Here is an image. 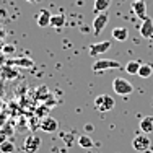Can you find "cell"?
Wrapping results in <instances>:
<instances>
[{
  "mask_svg": "<svg viewBox=\"0 0 153 153\" xmlns=\"http://www.w3.org/2000/svg\"><path fill=\"white\" fill-rule=\"evenodd\" d=\"M114 106H116V101L109 94H100L94 100V109L98 112H108L111 109H114Z\"/></svg>",
  "mask_w": 153,
  "mask_h": 153,
  "instance_id": "1",
  "label": "cell"
},
{
  "mask_svg": "<svg viewBox=\"0 0 153 153\" xmlns=\"http://www.w3.org/2000/svg\"><path fill=\"white\" fill-rule=\"evenodd\" d=\"M112 90H114V93L121 94V96H127V94H130L134 91V86L129 80L117 76V78H114V82H112Z\"/></svg>",
  "mask_w": 153,
  "mask_h": 153,
  "instance_id": "2",
  "label": "cell"
},
{
  "mask_svg": "<svg viewBox=\"0 0 153 153\" xmlns=\"http://www.w3.org/2000/svg\"><path fill=\"white\" fill-rule=\"evenodd\" d=\"M93 72H104V70H111V68H124L117 60H112V59H101V60H96L94 64L91 65Z\"/></svg>",
  "mask_w": 153,
  "mask_h": 153,
  "instance_id": "3",
  "label": "cell"
},
{
  "mask_svg": "<svg viewBox=\"0 0 153 153\" xmlns=\"http://www.w3.org/2000/svg\"><path fill=\"white\" fill-rule=\"evenodd\" d=\"M23 152L25 153H38V150L41 148V138L34 134H30L23 142Z\"/></svg>",
  "mask_w": 153,
  "mask_h": 153,
  "instance_id": "4",
  "label": "cell"
},
{
  "mask_svg": "<svg viewBox=\"0 0 153 153\" xmlns=\"http://www.w3.org/2000/svg\"><path fill=\"white\" fill-rule=\"evenodd\" d=\"M150 145H152V142H150V138H148L145 134H140V135H135L134 137V140H132V147H134V150L135 152H147L148 148H150Z\"/></svg>",
  "mask_w": 153,
  "mask_h": 153,
  "instance_id": "5",
  "label": "cell"
},
{
  "mask_svg": "<svg viewBox=\"0 0 153 153\" xmlns=\"http://www.w3.org/2000/svg\"><path fill=\"white\" fill-rule=\"evenodd\" d=\"M108 20H109V15L106 12L98 13V15L94 16V20H93V31H94V34H96V36H100L101 33H103V30L106 28V25H108Z\"/></svg>",
  "mask_w": 153,
  "mask_h": 153,
  "instance_id": "6",
  "label": "cell"
},
{
  "mask_svg": "<svg viewBox=\"0 0 153 153\" xmlns=\"http://www.w3.org/2000/svg\"><path fill=\"white\" fill-rule=\"evenodd\" d=\"M41 130L42 132H47V134H52L56 130H59V122L52 117V116H47L41 121Z\"/></svg>",
  "mask_w": 153,
  "mask_h": 153,
  "instance_id": "7",
  "label": "cell"
},
{
  "mask_svg": "<svg viewBox=\"0 0 153 153\" xmlns=\"http://www.w3.org/2000/svg\"><path fill=\"white\" fill-rule=\"evenodd\" d=\"M111 41H101V42H94V44L90 46V56H100V54H104L111 49Z\"/></svg>",
  "mask_w": 153,
  "mask_h": 153,
  "instance_id": "8",
  "label": "cell"
},
{
  "mask_svg": "<svg viewBox=\"0 0 153 153\" xmlns=\"http://www.w3.org/2000/svg\"><path fill=\"white\" fill-rule=\"evenodd\" d=\"M140 34L142 38L145 39H152L153 38V18H145L142 21V26H140Z\"/></svg>",
  "mask_w": 153,
  "mask_h": 153,
  "instance_id": "9",
  "label": "cell"
},
{
  "mask_svg": "<svg viewBox=\"0 0 153 153\" xmlns=\"http://www.w3.org/2000/svg\"><path fill=\"white\" fill-rule=\"evenodd\" d=\"M132 10L142 21H143L145 18H148L147 16V3H145V0H135V2H132Z\"/></svg>",
  "mask_w": 153,
  "mask_h": 153,
  "instance_id": "10",
  "label": "cell"
},
{
  "mask_svg": "<svg viewBox=\"0 0 153 153\" xmlns=\"http://www.w3.org/2000/svg\"><path fill=\"white\" fill-rule=\"evenodd\" d=\"M51 18H52V15H51L49 10H41L38 18H36V23H38L39 28H47L51 26Z\"/></svg>",
  "mask_w": 153,
  "mask_h": 153,
  "instance_id": "11",
  "label": "cell"
},
{
  "mask_svg": "<svg viewBox=\"0 0 153 153\" xmlns=\"http://www.w3.org/2000/svg\"><path fill=\"white\" fill-rule=\"evenodd\" d=\"M138 129H140L142 134H152L153 132V117L152 116H145L143 119L140 121V126H138Z\"/></svg>",
  "mask_w": 153,
  "mask_h": 153,
  "instance_id": "12",
  "label": "cell"
},
{
  "mask_svg": "<svg viewBox=\"0 0 153 153\" xmlns=\"http://www.w3.org/2000/svg\"><path fill=\"white\" fill-rule=\"evenodd\" d=\"M112 38L116 39V41H127V38H129V30L127 28H124V26H119V28H114L112 30Z\"/></svg>",
  "mask_w": 153,
  "mask_h": 153,
  "instance_id": "13",
  "label": "cell"
},
{
  "mask_svg": "<svg viewBox=\"0 0 153 153\" xmlns=\"http://www.w3.org/2000/svg\"><path fill=\"white\" fill-rule=\"evenodd\" d=\"M140 67H142V62L140 60H130V62H127V65L124 67V70H126L129 75H138Z\"/></svg>",
  "mask_w": 153,
  "mask_h": 153,
  "instance_id": "14",
  "label": "cell"
},
{
  "mask_svg": "<svg viewBox=\"0 0 153 153\" xmlns=\"http://www.w3.org/2000/svg\"><path fill=\"white\" fill-rule=\"evenodd\" d=\"M111 5V0H94V5H93V10L94 13H103L108 10V7Z\"/></svg>",
  "mask_w": 153,
  "mask_h": 153,
  "instance_id": "15",
  "label": "cell"
},
{
  "mask_svg": "<svg viewBox=\"0 0 153 153\" xmlns=\"http://www.w3.org/2000/svg\"><path fill=\"white\" fill-rule=\"evenodd\" d=\"M64 25H65V15H64V13H59V15H52V18H51V26H52V28H57V30H60Z\"/></svg>",
  "mask_w": 153,
  "mask_h": 153,
  "instance_id": "16",
  "label": "cell"
},
{
  "mask_svg": "<svg viewBox=\"0 0 153 153\" xmlns=\"http://www.w3.org/2000/svg\"><path fill=\"white\" fill-rule=\"evenodd\" d=\"M78 145L82 148H93L94 142L91 140V137H88V135H80L78 137Z\"/></svg>",
  "mask_w": 153,
  "mask_h": 153,
  "instance_id": "17",
  "label": "cell"
},
{
  "mask_svg": "<svg viewBox=\"0 0 153 153\" xmlns=\"http://www.w3.org/2000/svg\"><path fill=\"white\" fill-rule=\"evenodd\" d=\"M153 74V67L148 64H142L140 70H138V75H140V78H148V76H152Z\"/></svg>",
  "mask_w": 153,
  "mask_h": 153,
  "instance_id": "18",
  "label": "cell"
},
{
  "mask_svg": "<svg viewBox=\"0 0 153 153\" xmlns=\"http://www.w3.org/2000/svg\"><path fill=\"white\" fill-rule=\"evenodd\" d=\"M0 152L2 153H13L15 152V145H13V142H10V140L3 142V143L0 145Z\"/></svg>",
  "mask_w": 153,
  "mask_h": 153,
  "instance_id": "19",
  "label": "cell"
},
{
  "mask_svg": "<svg viewBox=\"0 0 153 153\" xmlns=\"http://www.w3.org/2000/svg\"><path fill=\"white\" fill-rule=\"evenodd\" d=\"M36 114H38V117H44L42 114H49V108H46V106H42V108H39L38 111H36Z\"/></svg>",
  "mask_w": 153,
  "mask_h": 153,
  "instance_id": "20",
  "label": "cell"
},
{
  "mask_svg": "<svg viewBox=\"0 0 153 153\" xmlns=\"http://www.w3.org/2000/svg\"><path fill=\"white\" fill-rule=\"evenodd\" d=\"M30 127H31L33 130H34L36 127H39V129H41V122H38V119H31V121H30Z\"/></svg>",
  "mask_w": 153,
  "mask_h": 153,
  "instance_id": "21",
  "label": "cell"
},
{
  "mask_svg": "<svg viewBox=\"0 0 153 153\" xmlns=\"http://www.w3.org/2000/svg\"><path fill=\"white\" fill-rule=\"evenodd\" d=\"M8 138H7V132L3 129H0V145L3 143V142H7Z\"/></svg>",
  "mask_w": 153,
  "mask_h": 153,
  "instance_id": "22",
  "label": "cell"
},
{
  "mask_svg": "<svg viewBox=\"0 0 153 153\" xmlns=\"http://www.w3.org/2000/svg\"><path fill=\"white\" fill-rule=\"evenodd\" d=\"M13 49H15L13 46H5V47H3V51H5V52H13Z\"/></svg>",
  "mask_w": 153,
  "mask_h": 153,
  "instance_id": "23",
  "label": "cell"
},
{
  "mask_svg": "<svg viewBox=\"0 0 153 153\" xmlns=\"http://www.w3.org/2000/svg\"><path fill=\"white\" fill-rule=\"evenodd\" d=\"M85 129H86V132H91V130H93V126H91V124H86Z\"/></svg>",
  "mask_w": 153,
  "mask_h": 153,
  "instance_id": "24",
  "label": "cell"
},
{
  "mask_svg": "<svg viewBox=\"0 0 153 153\" xmlns=\"http://www.w3.org/2000/svg\"><path fill=\"white\" fill-rule=\"evenodd\" d=\"M26 2H30V3H38V2H41V0H26Z\"/></svg>",
  "mask_w": 153,
  "mask_h": 153,
  "instance_id": "25",
  "label": "cell"
}]
</instances>
